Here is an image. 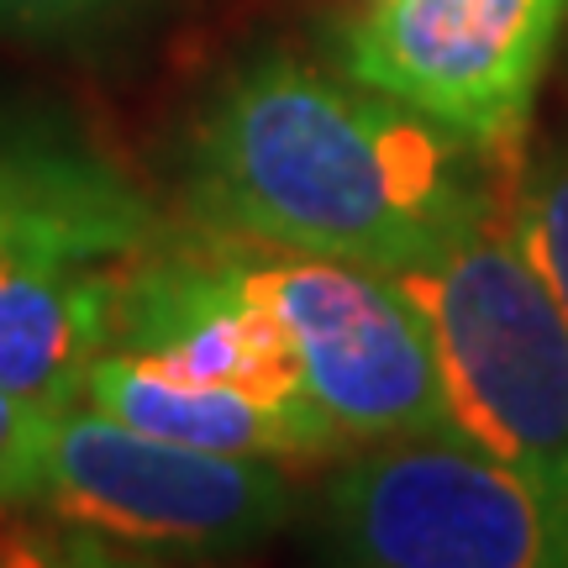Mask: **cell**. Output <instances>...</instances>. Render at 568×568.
I'll use <instances>...</instances> for the list:
<instances>
[{"label": "cell", "instance_id": "obj_10", "mask_svg": "<svg viewBox=\"0 0 568 568\" xmlns=\"http://www.w3.org/2000/svg\"><path fill=\"white\" fill-rule=\"evenodd\" d=\"M126 258H0V389L42 410L80 406L116 343Z\"/></svg>", "mask_w": 568, "mask_h": 568}, {"label": "cell", "instance_id": "obj_9", "mask_svg": "<svg viewBox=\"0 0 568 568\" xmlns=\"http://www.w3.org/2000/svg\"><path fill=\"white\" fill-rule=\"evenodd\" d=\"M80 406L101 410V416L132 426L142 437L201 447V453H226V458L322 468L353 453V443L332 426L322 406H284V400H258L243 389L163 379L126 353H101L90 364Z\"/></svg>", "mask_w": 568, "mask_h": 568}, {"label": "cell", "instance_id": "obj_11", "mask_svg": "<svg viewBox=\"0 0 568 568\" xmlns=\"http://www.w3.org/2000/svg\"><path fill=\"white\" fill-rule=\"evenodd\" d=\"M510 226L568 322V142L542 148L537 159H521V174L510 190Z\"/></svg>", "mask_w": 568, "mask_h": 568}, {"label": "cell", "instance_id": "obj_3", "mask_svg": "<svg viewBox=\"0 0 568 568\" xmlns=\"http://www.w3.org/2000/svg\"><path fill=\"white\" fill-rule=\"evenodd\" d=\"M322 568H568V506L464 432L353 447L326 468Z\"/></svg>", "mask_w": 568, "mask_h": 568}, {"label": "cell", "instance_id": "obj_5", "mask_svg": "<svg viewBox=\"0 0 568 568\" xmlns=\"http://www.w3.org/2000/svg\"><path fill=\"white\" fill-rule=\"evenodd\" d=\"M205 232L237 284L295 337L311 400L353 447L453 426L426 326L389 274L216 226Z\"/></svg>", "mask_w": 568, "mask_h": 568}, {"label": "cell", "instance_id": "obj_2", "mask_svg": "<svg viewBox=\"0 0 568 568\" xmlns=\"http://www.w3.org/2000/svg\"><path fill=\"white\" fill-rule=\"evenodd\" d=\"M389 280L426 326L453 432L568 506V322L516 243L510 201Z\"/></svg>", "mask_w": 568, "mask_h": 568}, {"label": "cell", "instance_id": "obj_7", "mask_svg": "<svg viewBox=\"0 0 568 568\" xmlns=\"http://www.w3.org/2000/svg\"><path fill=\"white\" fill-rule=\"evenodd\" d=\"M111 353H126L142 368L184 385L316 406L295 337L237 284L205 226L184 237L159 232L148 247L126 253Z\"/></svg>", "mask_w": 568, "mask_h": 568}, {"label": "cell", "instance_id": "obj_6", "mask_svg": "<svg viewBox=\"0 0 568 568\" xmlns=\"http://www.w3.org/2000/svg\"><path fill=\"white\" fill-rule=\"evenodd\" d=\"M568 21V0H368L337 32L347 80L521 153Z\"/></svg>", "mask_w": 568, "mask_h": 568}, {"label": "cell", "instance_id": "obj_8", "mask_svg": "<svg viewBox=\"0 0 568 568\" xmlns=\"http://www.w3.org/2000/svg\"><path fill=\"white\" fill-rule=\"evenodd\" d=\"M159 232L153 201L105 153L0 116V258H126Z\"/></svg>", "mask_w": 568, "mask_h": 568}, {"label": "cell", "instance_id": "obj_14", "mask_svg": "<svg viewBox=\"0 0 568 568\" xmlns=\"http://www.w3.org/2000/svg\"><path fill=\"white\" fill-rule=\"evenodd\" d=\"M74 531H80V527H74ZM80 568H169V564L148 558L142 548H122V542H105V537L80 531Z\"/></svg>", "mask_w": 568, "mask_h": 568}, {"label": "cell", "instance_id": "obj_4", "mask_svg": "<svg viewBox=\"0 0 568 568\" xmlns=\"http://www.w3.org/2000/svg\"><path fill=\"white\" fill-rule=\"evenodd\" d=\"M301 468L159 443L90 406L53 410L42 500L63 527L142 552H247L301 516Z\"/></svg>", "mask_w": 568, "mask_h": 568}, {"label": "cell", "instance_id": "obj_12", "mask_svg": "<svg viewBox=\"0 0 568 568\" xmlns=\"http://www.w3.org/2000/svg\"><path fill=\"white\" fill-rule=\"evenodd\" d=\"M48 426H53V410L0 389V510H27L42 500Z\"/></svg>", "mask_w": 568, "mask_h": 568}, {"label": "cell", "instance_id": "obj_13", "mask_svg": "<svg viewBox=\"0 0 568 568\" xmlns=\"http://www.w3.org/2000/svg\"><path fill=\"white\" fill-rule=\"evenodd\" d=\"M126 0H0V32L11 38H59L84 21L111 17Z\"/></svg>", "mask_w": 568, "mask_h": 568}, {"label": "cell", "instance_id": "obj_1", "mask_svg": "<svg viewBox=\"0 0 568 568\" xmlns=\"http://www.w3.org/2000/svg\"><path fill=\"white\" fill-rule=\"evenodd\" d=\"M201 226L400 274L500 211L527 153L389 101L295 53L237 63L190 126Z\"/></svg>", "mask_w": 568, "mask_h": 568}]
</instances>
